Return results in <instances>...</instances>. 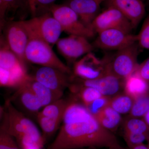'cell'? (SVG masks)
<instances>
[{"instance_id": "cell-1", "label": "cell", "mask_w": 149, "mask_h": 149, "mask_svg": "<svg viewBox=\"0 0 149 149\" xmlns=\"http://www.w3.org/2000/svg\"><path fill=\"white\" fill-rule=\"evenodd\" d=\"M68 99L59 131L47 149L109 148L119 144L87 107L72 95Z\"/></svg>"}, {"instance_id": "cell-2", "label": "cell", "mask_w": 149, "mask_h": 149, "mask_svg": "<svg viewBox=\"0 0 149 149\" xmlns=\"http://www.w3.org/2000/svg\"><path fill=\"white\" fill-rule=\"evenodd\" d=\"M2 113L1 125L15 139L20 149L43 148L46 141L37 126L9 99L6 101Z\"/></svg>"}, {"instance_id": "cell-3", "label": "cell", "mask_w": 149, "mask_h": 149, "mask_svg": "<svg viewBox=\"0 0 149 149\" xmlns=\"http://www.w3.org/2000/svg\"><path fill=\"white\" fill-rule=\"evenodd\" d=\"M26 62L51 67L72 74V70L56 55L51 45L44 40L30 37L25 52Z\"/></svg>"}, {"instance_id": "cell-4", "label": "cell", "mask_w": 149, "mask_h": 149, "mask_svg": "<svg viewBox=\"0 0 149 149\" xmlns=\"http://www.w3.org/2000/svg\"><path fill=\"white\" fill-rule=\"evenodd\" d=\"M49 12L58 21L63 32L70 35H79L87 38H92L96 32L91 27L82 22L76 13L68 6L54 3L47 8L46 13Z\"/></svg>"}, {"instance_id": "cell-5", "label": "cell", "mask_w": 149, "mask_h": 149, "mask_svg": "<svg viewBox=\"0 0 149 149\" xmlns=\"http://www.w3.org/2000/svg\"><path fill=\"white\" fill-rule=\"evenodd\" d=\"M30 37H37L49 45H54L63 32L58 21L50 13L23 20Z\"/></svg>"}, {"instance_id": "cell-6", "label": "cell", "mask_w": 149, "mask_h": 149, "mask_svg": "<svg viewBox=\"0 0 149 149\" xmlns=\"http://www.w3.org/2000/svg\"><path fill=\"white\" fill-rule=\"evenodd\" d=\"M139 47L138 43L136 42L116 51L113 55L109 56L110 72L123 80L133 74L139 64L138 63Z\"/></svg>"}, {"instance_id": "cell-7", "label": "cell", "mask_w": 149, "mask_h": 149, "mask_svg": "<svg viewBox=\"0 0 149 149\" xmlns=\"http://www.w3.org/2000/svg\"><path fill=\"white\" fill-rule=\"evenodd\" d=\"M1 36L10 49L26 64L25 52L30 35L23 21L8 22L1 25Z\"/></svg>"}, {"instance_id": "cell-8", "label": "cell", "mask_w": 149, "mask_h": 149, "mask_svg": "<svg viewBox=\"0 0 149 149\" xmlns=\"http://www.w3.org/2000/svg\"><path fill=\"white\" fill-rule=\"evenodd\" d=\"M68 102V99H61L43 107L37 118L45 141L56 132L61 123Z\"/></svg>"}, {"instance_id": "cell-9", "label": "cell", "mask_w": 149, "mask_h": 149, "mask_svg": "<svg viewBox=\"0 0 149 149\" xmlns=\"http://www.w3.org/2000/svg\"><path fill=\"white\" fill-rule=\"evenodd\" d=\"M109 56L100 59L92 52L86 54L73 64L72 74L83 80H92L102 77L109 71Z\"/></svg>"}, {"instance_id": "cell-10", "label": "cell", "mask_w": 149, "mask_h": 149, "mask_svg": "<svg viewBox=\"0 0 149 149\" xmlns=\"http://www.w3.org/2000/svg\"><path fill=\"white\" fill-rule=\"evenodd\" d=\"M93 45L104 50L119 51L137 42V35L118 29H109L98 33Z\"/></svg>"}, {"instance_id": "cell-11", "label": "cell", "mask_w": 149, "mask_h": 149, "mask_svg": "<svg viewBox=\"0 0 149 149\" xmlns=\"http://www.w3.org/2000/svg\"><path fill=\"white\" fill-rule=\"evenodd\" d=\"M56 44L60 53L69 63L73 64L77 59L92 52L95 48L88 38L79 35H70L59 39Z\"/></svg>"}, {"instance_id": "cell-12", "label": "cell", "mask_w": 149, "mask_h": 149, "mask_svg": "<svg viewBox=\"0 0 149 149\" xmlns=\"http://www.w3.org/2000/svg\"><path fill=\"white\" fill-rule=\"evenodd\" d=\"M124 81L109 70L102 77L95 80H83L72 74L70 85L92 87L100 91L103 95L111 97L123 92Z\"/></svg>"}, {"instance_id": "cell-13", "label": "cell", "mask_w": 149, "mask_h": 149, "mask_svg": "<svg viewBox=\"0 0 149 149\" xmlns=\"http://www.w3.org/2000/svg\"><path fill=\"white\" fill-rule=\"evenodd\" d=\"M92 28L97 33L109 29H118L131 33L133 29L128 19L117 9L109 6L99 14L92 23Z\"/></svg>"}, {"instance_id": "cell-14", "label": "cell", "mask_w": 149, "mask_h": 149, "mask_svg": "<svg viewBox=\"0 0 149 149\" xmlns=\"http://www.w3.org/2000/svg\"><path fill=\"white\" fill-rule=\"evenodd\" d=\"M72 74H68L54 68L41 66L29 75L32 79L50 89L63 93L64 90L69 87Z\"/></svg>"}, {"instance_id": "cell-15", "label": "cell", "mask_w": 149, "mask_h": 149, "mask_svg": "<svg viewBox=\"0 0 149 149\" xmlns=\"http://www.w3.org/2000/svg\"><path fill=\"white\" fill-rule=\"evenodd\" d=\"M30 14V0H0L1 25L8 22L26 20Z\"/></svg>"}, {"instance_id": "cell-16", "label": "cell", "mask_w": 149, "mask_h": 149, "mask_svg": "<svg viewBox=\"0 0 149 149\" xmlns=\"http://www.w3.org/2000/svg\"><path fill=\"white\" fill-rule=\"evenodd\" d=\"M108 7L120 11L133 26V29L139 24L146 13L145 5L142 0H107Z\"/></svg>"}, {"instance_id": "cell-17", "label": "cell", "mask_w": 149, "mask_h": 149, "mask_svg": "<svg viewBox=\"0 0 149 149\" xmlns=\"http://www.w3.org/2000/svg\"><path fill=\"white\" fill-rule=\"evenodd\" d=\"M9 100L12 103H15L26 112L36 118L43 107L35 94L27 85L26 81L17 89L16 92Z\"/></svg>"}, {"instance_id": "cell-18", "label": "cell", "mask_w": 149, "mask_h": 149, "mask_svg": "<svg viewBox=\"0 0 149 149\" xmlns=\"http://www.w3.org/2000/svg\"><path fill=\"white\" fill-rule=\"evenodd\" d=\"M63 4L72 9L82 22L91 28L93 21L100 13V4L94 0H65Z\"/></svg>"}, {"instance_id": "cell-19", "label": "cell", "mask_w": 149, "mask_h": 149, "mask_svg": "<svg viewBox=\"0 0 149 149\" xmlns=\"http://www.w3.org/2000/svg\"><path fill=\"white\" fill-rule=\"evenodd\" d=\"M26 83L39 100L43 107L61 99L63 93L56 92L29 76Z\"/></svg>"}, {"instance_id": "cell-20", "label": "cell", "mask_w": 149, "mask_h": 149, "mask_svg": "<svg viewBox=\"0 0 149 149\" xmlns=\"http://www.w3.org/2000/svg\"><path fill=\"white\" fill-rule=\"evenodd\" d=\"M29 76L26 68L13 70L0 68V85L2 87L17 89L27 80Z\"/></svg>"}, {"instance_id": "cell-21", "label": "cell", "mask_w": 149, "mask_h": 149, "mask_svg": "<svg viewBox=\"0 0 149 149\" xmlns=\"http://www.w3.org/2000/svg\"><path fill=\"white\" fill-rule=\"evenodd\" d=\"M149 91V82L134 72L125 79L123 85V92L134 100Z\"/></svg>"}, {"instance_id": "cell-22", "label": "cell", "mask_w": 149, "mask_h": 149, "mask_svg": "<svg viewBox=\"0 0 149 149\" xmlns=\"http://www.w3.org/2000/svg\"><path fill=\"white\" fill-rule=\"evenodd\" d=\"M26 68L17 56L10 49L5 41L1 37L0 47V68L13 70Z\"/></svg>"}, {"instance_id": "cell-23", "label": "cell", "mask_w": 149, "mask_h": 149, "mask_svg": "<svg viewBox=\"0 0 149 149\" xmlns=\"http://www.w3.org/2000/svg\"><path fill=\"white\" fill-rule=\"evenodd\" d=\"M103 128L114 133L122 124L121 114L108 106L95 116Z\"/></svg>"}, {"instance_id": "cell-24", "label": "cell", "mask_w": 149, "mask_h": 149, "mask_svg": "<svg viewBox=\"0 0 149 149\" xmlns=\"http://www.w3.org/2000/svg\"><path fill=\"white\" fill-rule=\"evenodd\" d=\"M134 99L123 91L111 97L109 105L120 114H129Z\"/></svg>"}, {"instance_id": "cell-25", "label": "cell", "mask_w": 149, "mask_h": 149, "mask_svg": "<svg viewBox=\"0 0 149 149\" xmlns=\"http://www.w3.org/2000/svg\"><path fill=\"white\" fill-rule=\"evenodd\" d=\"M123 132L149 135V128L142 118L132 117L128 115L123 119Z\"/></svg>"}, {"instance_id": "cell-26", "label": "cell", "mask_w": 149, "mask_h": 149, "mask_svg": "<svg viewBox=\"0 0 149 149\" xmlns=\"http://www.w3.org/2000/svg\"><path fill=\"white\" fill-rule=\"evenodd\" d=\"M149 109V91L134 100L129 115L132 117L142 118Z\"/></svg>"}, {"instance_id": "cell-27", "label": "cell", "mask_w": 149, "mask_h": 149, "mask_svg": "<svg viewBox=\"0 0 149 149\" xmlns=\"http://www.w3.org/2000/svg\"><path fill=\"white\" fill-rule=\"evenodd\" d=\"M56 1V0H30L32 17L47 13V8L51 5L55 3Z\"/></svg>"}, {"instance_id": "cell-28", "label": "cell", "mask_w": 149, "mask_h": 149, "mask_svg": "<svg viewBox=\"0 0 149 149\" xmlns=\"http://www.w3.org/2000/svg\"><path fill=\"white\" fill-rule=\"evenodd\" d=\"M0 149H21L15 139L2 125L0 128Z\"/></svg>"}, {"instance_id": "cell-29", "label": "cell", "mask_w": 149, "mask_h": 149, "mask_svg": "<svg viewBox=\"0 0 149 149\" xmlns=\"http://www.w3.org/2000/svg\"><path fill=\"white\" fill-rule=\"evenodd\" d=\"M123 137L128 148L132 149L134 147L144 143L145 141H147L149 135L123 132Z\"/></svg>"}, {"instance_id": "cell-30", "label": "cell", "mask_w": 149, "mask_h": 149, "mask_svg": "<svg viewBox=\"0 0 149 149\" xmlns=\"http://www.w3.org/2000/svg\"><path fill=\"white\" fill-rule=\"evenodd\" d=\"M137 35V43L140 47L149 50V15L144 22Z\"/></svg>"}, {"instance_id": "cell-31", "label": "cell", "mask_w": 149, "mask_h": 149, "mask_svg": "<svg viewBox=\"0 0 149 149\" xmlns=\"http://www.w3.org/2000/svg\"><path fill=\"white\" fill-rule=\"evenodd\" d=\"M111 97L103 96L93 102L87 107L90 112L95 116L106 107L109 106Z\"/></svg>"}, {"instance_id": "cell-32", "label": "cell", "mask_w": 149, "mask_h": 149, "mask_svg": "<svg viewBox=\"0 0 149 149\" xmlns=\"http://www.w3.org/2000/svg\"><path fill=\"white\" fill-rule=\"evenodd\" d=\"M135 72L149 82V57L141 64H139Z\"/></svg>"}, {"instance_id": "cell-33", "label": "cell", "mask_w": 149, "mask_h": 149, "mask_svg": "<svg viewBox=\"0 0 149 149\" xmlns=\"http://www.w3.org/2000/svg\"><path fill=\"white\" fill-rule=\"evenodd\" d=\"M143 118L144 120H145L146 123L147 125L148 126L149 128V109Z\"/></svg>"}, {"instance_id": "cell-34", "label": "cell", "mask_w": 149, "mask_h": 149, "mask_svg": "<svg viewBox=\"0 0 149 149\" xmlns=\"http://www.w3.org/2000/svg\"><path fill=\"white\" fill-rule=\"evenodd\" d=\"M132 149H148V148L147 145L143 143L139 145V146H137L134 147Z\"/></svg>"}, {"instance_id": "cell-35", "label": "cell", "mask_w": 149, "mask_h": 149, "mask_svg": "<svg viewBox=\"0 0 149 149\" xmlns=\"http://www.w3.org/2000/svg\"><path fill=\"white\" fill-rule=\"evenodd\" d=\"M108 149H129V148L127 149L126 148H124V147L121 146L120 145V144H118L117 145H116V146H112L110 147V148H108Z\"/></svg>"}, {"instance_id": "cell-36", "label": "cell", "mask_w": 149, "mask_h": 149, "mask_svg": "<svg viewBox=\"0 0 149 149\" xmlns=\"http://www.w3.org/2000/svg\"><path fill=\"white\" fill-rule=\"evenodd\" d=\"M94 1H95L96 2L100 4H101L103 2L106 1L107 0H94Z\"/></svg>"}, {"instance_id": "cell-37", "label": "cell", "mask_w": 149, "mask_h": 149, "mask_svg": "<svg viewBox=\"0 0 149 149\" xmlns=\"http://www.w3.org/2000/svg\"><path fill=\"white\" fill-rule=\"evenodd\" d=\"M147 143H148V144H147V147H148V148L149 149V137L148 138V140H147Z\"/></svg>"}, {"instance_id": "cell-38", "label": "cell", "mask_w": 149, "mask_h": 149, "mask_svg": "<svg viewBox=\"0 0 149 149\" xmlns=\"http://www.w3.org/2000/svg\"><path fill=\"white\" fill-rule=\"evenodd\" d=\"M85 148L77 149H85Z\"/></svg>"}]
</instances>
